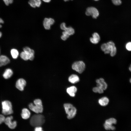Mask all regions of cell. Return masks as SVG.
<instances>
[{
  "label": "cell",
  "mask_w": 131,
  "mask_h": 131,
  "mask_svg": "<svg viewBox=\"0 0 131 131\" xmlns=\"http://www.w3.org/2000/svg\"><path fill=\"white\" fill-rule=\"evenodd\" d=\"M101 49L105 54H110L111 57L114 56L116 53L117 49L115 44L112 41L102 44L101 46Z\"/></svg>",
  "instance_id": "6da1fadb"
},
{
  "label": "cell",
  "mask_w": 131,
  "mask_h": 131,
  "mask_svg": "<svg viewBox=\"0 0 131 131\" xmlns=\"http://www.w3.org/2000/svg\"><path fill=\"white\" fill-rule=\"evenodd\" d=\"M30 122L31 125L33 127L41 126L45 122V117L42 115L37 114L32 116Z\"/></svg>",
  "instance_id": "7a4b0ae2"
},
{
  "label": "cell",
  "mask_w": 131,
  "mask_h": 131,
  "mask_svg": "<svg viewBox=\"0 0 131 131\" xmlns=\"http://www.w3.org/2000/svg\"><path fill=\"white\" fill-rule=\"evenodd\" d=\"M29 108L36 114L42 113L43 111V107L42 101L39 99H35L33 104L31 103L28 105Z\"/></svg>",
  "instance_id": "3957f363"
},
{
  "label": "cell",
  "mask_w": 131,
  "mask_h": 131,
  "mask_svg": "<svg viewBox=\"0 0 131 131\" xmlns=\"http://www.w3.org/2000/svg\"><path fill=\"white\" fill-rule=\"evenodd\" d=\"M64 107L66 113L67 115V117L68 119H71L75 116L77 110L72 104L65 103L64 105Z\"/></svg>",
  "instance_id": "277c9868"
},
{
  "label": "cell",
  "mask_w": 131,
  "mask_h": 131,
  "mask_svg": "<svg viewBox=\"0 0 131 131\" xmlns=\"http://www.w3.org/2000/svg\"><path fill=\"white\" fill-rule=\"evenodd\" d=\"M2 113L4 115H8L13 113L12 103L8 100H5L2 102Z\"/></svg>",
  "instance_id": "5b68a950"
},
{
  "label": "cell",
  "mask_w": 131,
  "mask_h": 131,
  "mask_svg": "<svg viewBox=\"0 0 131 131\" xmlns=\"http://www.w3.org/2000/svg\"><path fill=\"white\" fill-rule=\"evenodd\" d=\"M72 67L73 70L80 74H81L84 70L85 68V65L83 61H79L74 63L72 65Z\"/></svg>",
  "instance_id": "8992f818"
},
{
  "label": "cell",
  "mask_w": 131,
  "mask_h": 131,
  "mask_svg": "<svg viewBox=\"0 0 131 131\" xmlns=\"http://www.w3.org/2000/svg\"><path fill=\"white\" fill-rule=\"evenodd\" d=\"M86 15L88 16H91L92 17L96 18L99 15L98 10L93 7H90L88 8L85 12Z\"/></svg>",
  "instance_id": "52a82bcc"
},
{
  "label": "cell",
  "mask_w": 131,
  "mask_h": 131,
  "mask_svg": "<svg viewBox=\"0 0 131 131\" xmlns=\"http://www.w3.org/2000/svg\"><path fill=\"white\" fill-rule=\"evenodd\" d=\"M13 117L12 116L5 118L4 122L9 128L11 129H15L17 126V122L15 121H12Z\"/></svg>",
  "instance_id": "ba28073f"
},
{
  "label": "cell",
  "mask_w": 131,
  "mask_h": 131,
  "mask_svg": "<svg viewBox=\"0 0 131 131\" xmlns=\"http://www.w3.org/2000/svg\"><path fill=\"white\" fill-rule=\"evenodd\" d=\"M26 83V82L24 79L20 78L16 81V87L19 90L23 91L24 90Z\"/></svg>",
  "instance_id": "9c48e42d"
},
{
  "label": "cell",
  "mask_w": 131,
  "mask_h": 131,
  "mask_svg": "<svg viewBox=\"0 0 131 131\" xmlns=\"http://www.w3.org/2000/svg\"><path fill=\"white\" fill-rule=\"evenodd\" d=\"M55 21L52 18H46L43 21V24L45 29L49 30L51 26L54 23Z\"/></svg>",
  "instance_id": "30bf717a"
},
{
  "label": "cell",
  "mask_w": 131,
  "mask_h": 131,
  "mask_svg": "<svg viewBox=\"0 0 131 131\" xmlns=\"http://www.w3.org/2000/svg\"><path fill=\"white\" fill-rule=\"evenodd\" d=\"M61 29L66 32L70 36L73 35L75 33V30L72 27H66L65 23H62L60 25Z\"/></svg>",
  "instance_id": "8fae6325"
},
{
  "label": "cell",
  "mask_w": 131,
  "mask_h": 131,
  "mask_svg": "<svg viewBox=\"0 0 131 131\" xmlns=\"http://www.w3.org/2000/svg\"><path fill=\"white\" fill-rule=\"evenodd\" d=\"M97 83V86L104 90H106L107 88V85L104 81V79L102 78L97 79L96 81Z\"/></svg>",
  "instance_id": "7c38bea8"
},
{
  "label": "cell",
  "mask_w": 131,
  "mask_h": 131,
  "mask_svg": "<svg viewBox=\"0 0 131 131\" xmlns=\"http://www.w3.org/2000/svg\"><path fill=\"white\" fill-rule=\"evenodd\" d=\"M100 37L99 34L95 32L92 34V37L90 38V42L92 43L96 44L98 43L100 40Z\"/></svg>",
  "instance_id": "4fadbf2b"
},
{
  "label": "cell",
  "mask_w": 131,
  "mask_h": 131,
  "mask_svg": "<svg viewBox=\"0 0 131 131\" xmlns=\"http://www.w3.org/2000/svg\"><path fill=\"white\" fill-rule=\"evenodd\" d=\"M10 62V60L7 56L4 55L0 56V67L6 65Z\"/></svg>",
  "instance_id": "5bb4252c"
},
{
  "label": "cell",
  "mask_w": 131,
  "mask_h": 131,
  "mask_svg": "<svg viewBox=\"0 0 131 131\" xmlns=\"http://www.w3.org/2000/svg\"><path fill=\"white\" fill-rule=\"evenodd\" d=\"M30 115L31 113L28 109L24 108L22 109L21 115L23 119H28L30 117Z\"/></svg>",
  "instance_id": "9a60e30c"
},
{
  "label": "cell",
  "mask_w": 131,
  "mask_h": 131,
  "mask_svg": "<svg viewBox=\"0 0 131 131\" xmlns=\"http://www.w3.org/2000/svg\"><path fill=\"white\" fill-rule=\"evenodd\" d=\"M77 91V89L75 86H73L68 88L66 89V92L71 96L74 97Z\"/></svg>",
  "instance_id": "2e32d148"
},
{
  "label": "cell",
  "mask_w": 131,
  "mask_h": 131,
  "mask_svg": "<svg viewBox=\"0 0 131 131\" xmlns=\"http://www.w3.org/2000/svg\"><path fill=\"white\" fill-rule=\"evenodd\" d=\"M68 80L70 83L74 84L78 82L80 80L78 76L76 74H73L71 75L68 78Z\"/></svg>",
  "instance_id": "e0dca14e"
},
{
  "label": "cell",
  "mask_w": 131,
  "mask_h": 131,
  "mask_svg": "<svg viewBox=\"0 0 131 131\" xmlns=\"http://www.w3.org/2000/svg\"><path fill=\"white\" fill-rule=\"evenodd\" d=\"M13 74L12 70L10 69H6L4 73L3 76L4 78L6 79H8L10 78Z\"/></svg>",
  "instance_id": "ac0fdd59"
},
{
  "label": "cell",
  "mask_w": 131,
  "mask_h": 131,
  "mask_svg": "<svg viewBox=\"0 0 131 131\" xmlns=\"http://www.w3.org/2000/svg\"><path fill=\"white\" fill-rule=\"evenodd\" d=\"M109 100L106 97H103L99 99L98 100L99 104L102 106H106L108 103Z\"/></svg>",
  "instance_id": "d6986e66"
},
{
  "label": "cell",
  "mask_w": 131,
  "mask_h": 131,
  "mask_svg": "<svg viewBox=\"0 0 131 131\" xmlns=\"http://www.w3.org/2000/svg\"><path fill=\"white\" fill-rule=\"evenodd\" d=\"M117 120L114 118H111L106 120L105 123L110 125H113L116 123Z\"/></svg>",
  "instance_id": "ffe728a7"
},
{
  "label": "cell",
  "mask_w": 131,
  "mask_h": 131,
  "mask_svg": "<svg viewBox=\"0 0 131 131\" xmlns=\"http://www.w3.org/2000/svg\"><path fill=\"white\" fill-rule=\"evenodd\" d=\"M11 54L13 58L15 59L18 57L19 55V52L16 49H11Z\"/></svg>",
  "instance_id": "44dd1931"
},
{
  "label": "cell",
  "mask_w": 131,
  "mask_h": 131,
  "mask_svg": "<svg viewBox=\"0 0 131 131\" xmlns=\"http://www.w3.org/2000/svg\"><path fill=\"white\" fill-rule=\"evenodd\" d=\"M104 126L105 129L106 130H114L115 129V128L113 125H110L104 123Z\"/></svg>",
  "instance_id": "7402d4cb"
},
{
  "label": "cell",
  "mask_w": 131,
  "mask_h": 131,
  "mask_svg": "<svg viewBox=\"0 0 131 131\" xmlns=\"http://www.w3.org/2000/svg\"><path fill=\"white\" fill-rule=\"evenodd\" d=\"M62 34L61 38L64 41L66 40L70 36L66 32L64 31L62 32Z\"/></svg>",
  "instance_id": "603a6c76"
},
{
  "label": "cell",
  "mask_w": 131,
  "mask_h": 131,
  "mask_svg": "<svg viewBox=\"0 0 131 131\" xmlns=\"http://www.w3.org/2000/svg\"><path fill=\"white\" fill-rule=\"evenodd\" d=\"M92 90L95 93H102L104 92V90L103 89L97 86L94 87Z\"/></svg>",
  "instance_id": "cb8c5ba5"
},
{
  "label": "cell",
  "mask_w": 131,
  "mask_h": 131,
  "mask_svg": "<svg viewBox=\"0 0 131 131\" xmlns=\"http://www.w3.org/2000/svg\"><path fill=\"white\" fill-rule=\"evenodd\" d=\"M111 1L113 4L115 5H119L122 3L121 0H111Z\"/></svg>",
  "instance_id": "d4e9b609"
},
{
  "label": "cell",
  "mask_w": 131,
  "mask_h": 131,
  "mask_svg": "<svg viewBox=\"0 0 131 131\" xmlns=\"http://www.w3.org/2000/svg\"><path fill=\"white\" fill-rule=\"evenodd\" d=\"M33 2L37 7H39L41 3V0H33Z\"/></svg>",
  "instance_id": "484cf974"
},
{
  "label": "cell",
  "mask_w": 131,
  "mask_h": 131,
  "mask_svg": "<svg viewBox=\"0 0 131 131\" xmlns=\"http://www.w3.org/2000/svg\"><path fill=\"white\" fill-rule=\"evenodd\" d=\"M126 49L129 51H131V42H127L125 45Z\"/></svg>",
  "instance_id": "4316f807"
},
{
  "label": "cell",
  "mask_w": 131,
  "mask_h": 131,
  "mask_svg": "<svg viewBox=\"0 0 131 131\" xmlns=\"http://www.w3.org/2000/svg\"><path fill=\"white\" fill-rule=\"evenodd\" d=\"M5 119V118L3 115L0 114V124L4 122Z\"/></svg>",
  "instance_id": "83f0119b"
},
{
  "label": "cell",
  "mask_w": 131,
  "mask_h": 131,
  "mask_svg": "<svg viewBox=\"0 0 131 131\" xmlns=\"http://www.w3.org/2000/svg\"><path fill=\"white\" fill-rule=\"evenodd\" d=\"M5 4L8 6L9 4H11L13 1V0H3Z\"/></svg>",
  "instance_id": "f1b7e54d"
},
{
  "label": "cell",
  "mask_w": 131,
  "mask_h": 131,
  "mask_svg": "<svg viewBox=\"0 0 131 131\" xmlns=\"http://www.w3.org/2000/svg\"><path fill=\"white\" fill-rule=\"evenodd\" d=\"M34 131H43L42 128L41 126L35 127Z\"/></svg>",
  "instance_id": "f546056e"
},
{
  "label": "cell",
  "mask_w": 131,
  "mask_h": 131,
  "mask_svg": "<svg viewBox=\"0 0 131 131\" xmlns=\"http://www.w3.org/2000/svg\"><path fill=\"white\" fill-rule=\"evenodd\" d=\"M4 23V21L3 20L0 18V28L2 27V25L1 24H3Z\"/></svg>",
  "instance_id": "4dcf8cb0"
},
{
  "label": "cell",
  "mask_w": 131,
  "mask_h": 131,
  "mask_svg": "<svg viewBox=\"0 0 131 131\" xmlns=\"http://www.w3.org/2000/svg\"><path fill=\"white\" fill-rule=\"evenodd\" d=\"M44 2L46 3L49 2L51 0H42Z\"/></svg>",
  "instance_id": "1f68e13d"
},
{
  "label": "cell",
  "mask_w": 131,
  "mask_h": 131,
  "mask_svg": "<svg viewBox=\"0 0 131 131\" xmlns=\"http://www.w3.org/2000/svg\"><path fill=\"white\" fill-rule=\"evenodd\" d=\"M129 69L130 71L131 72V64L129 67Z\"/></svg>",
  "instance_id": "d6a6232c"
},
{
  "label": "cell",
  "mask_w": 131,
  "mask_h": 131,
  "mask_svg": "<svg viewBox=\"0 0 131 131\" xmlns=\"http://www.w3.org/2000/svg\"><path fill=\"white\" fill-rule=\"evenodd\" d=\"M2 35V34L0 32V38L1 37Z\"/></svg>",
  "instance_id": "836d02e7"
},
{
  "label": "cell",
  "mask_w": 131,
  "mask_h": 131,
  "mask_svg": "<svg viewBox=\"0 0 131 131\" xmlns=\"http://www.w3.org/2000/svg\"><path fill=\"white\" fill-rule=\"evenodd\" d=\"M65 1H68L69 0H64Z\"/></svg>",
  "instance_id": "e575fe53"
},
{
  "label": "cell",
  "mask_w": 131,
  "mask_h": 131,
  "mask_svg": "<svg viewBox=\"0 0 131 131\" xmlns=\"http://www.w3.org/2000/svg\"><path fill=\"white\" fill-rule=\"evenodd\" d=\"M130 83H131V78L130 79Z\"/></svg>",
  "instance_id": "d590c367"
},
{
  "label": "cell",
  "mask_w": 131,
  "mask_h": 131,
  "mask_svg": "<svg viewBox=\"0 0 131 131\" xmlns=\"http://www.w3.org/2000/svg\"></svg>",
  "instance_id": "8d00e7d4"
},
{
  "label": "cell",
  "mask_w": 131,
  "mask_h": 131,
  "mask_svg": "<svg viewBox=\"0 0 131 131\" xmlns=\"http://www.w3.org/2000/svg\"></svg>",
  "instance_id": "74e56055"
}]
</instances>
